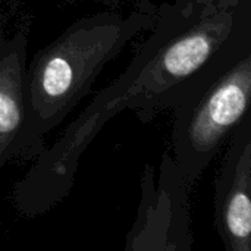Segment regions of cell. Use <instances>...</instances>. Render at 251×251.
I'll list each match as a JSON object with an SVG mask.
<instances>
[{
    "mask_svg": "<svg viewBox=\"0 0 251 251\" xmlns=\"http://www.w3.org/2000/svg\"><path fill=\"white\" fill-rule=\"evenodd\" d=\"M250 22L251 0L207 12H187L176 1L159 4L150 35L128 68L16 181L15 209L25 218H37L62 203L75 185L82 153L112 118L128 109L147 124L171 110L193 78Z\"/></svg>",
    "mask_w": 251,
    "mask_h": 251,
    "instance_id": "6da1fadb",
    "label": "cell"
},
{
    "mask_svg": "<svg viewBox=\"0 0 251 251\" xmlns=\"http://www.w3.org/2000/svg\"><path fill=\"white\" fill-rule=\"evenodd\" d=\"M157 10L159 6L149 0H135L128 12L121 7L84 16L32 56L25 68L24 88L34 159L46 149V135L90 93L106 65L151 29Z\"/></svg>",
    "mask_w": 251,
    "mask_h": 251,
    "instance_id": "7a4b0ae2",
    "label": "cell"
},
{
    "mask_svg": "<svg viewBox=\"0 0 251 251\" xmlns=\"http://www.w3.org/2000/svg\"><path fill=\"white\" fill-rule=\"evenodd\" d=\"M251 22L193 78L175 106L172 157L193 187L249 115Z\"/></svg>",
    "mask_w": 251,
    "mask_h": 251,
    "instance_id": "3957f363",
    "label": "cell"
},
{
    "mask_svg": "<svg viewBox=\"0 0 251 251\" xmlns=\"http://www.w3.org/2000/svg\"><path fill=\"white\" fill-rule=\"evenodd\" d=\"M188 188L169 150L162 156L157 178L153 166L147 165L137 219L126 235L125 250L191 251Z\"/></svg>",
    "mask_w": 251,
    "mask_h": 251,
    "instance_id": "277c9868",
    "label": "cell"
},
{
    "mask_svg": "<svg viewBox=\"0 0 251 251\" xmlns=\"http://www.w3.org/2000/svg\"><path fill=\"white\" fill-rule=\"evenodd\" d=\"M215 181V226L226 251H251V119L228 138Z\"/></svg>",
    "mask_w": 251,
    "mask_h": 251,
    "instance_id": "5b68a950",
    "label": "cell"
},
{
    "mask_svg": "<svg viewBox=\"0 0 251 251\" xmlns=\"http://www.w3.org/2000/svg\"><path fill=\"white\" fill-rule=\"evenodd\" d=\"M29 26L25 16L10 35H0V172L12 162L34 160L24 88Z\"/></svg>",
    "mask_w": 251,
    "mask_h": 251,
    "instance_id": "8992f818",
    "label": "cell"
},
{
    "mask_svg": "<svg viewBox=\"0 0 251 251\" xmlns=\"http://www.w3.org/2000/svg\"><path fill=\"white\" fill-rule=\"evenodd\" d=\"M176 3L187 12H207L219 7H231L238 0H176Z\"/></svg>",
    "mask_w": 251,
    "mask_h": 251,
    "instance_id": "52a82bcc",
    "label": "cell"
},
{
    "mask_svg": "<svg viewBox=\"0 0 251 251\" xmlns=\"http://www.w3.org/2000/svg\"><path fill=\"white\" fill-rule=\"evenodd\" d=\"M13 3H15V0H0V26H1V24H3L4 13H6L7 7H9L10 4H13Z\"/></svg>",
    "mask_w": 251,
    "mask_h": 251,
    "instance_id": "ba28073f",
    "label": "cell"
}]
</instances>
